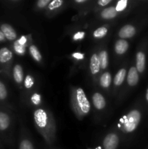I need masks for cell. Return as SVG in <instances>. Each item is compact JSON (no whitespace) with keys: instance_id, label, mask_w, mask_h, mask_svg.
Masks as SVG:
<instances>
[{"instance_id":"e0dca14e","label":"cell","mask_w":148,"mask_h":149,"mask_svg":"<svg viewBox=\"0 0 148 149\" xmlns=\"http://www.w3.org/2000/svg\"><path fill=\"white\" fill-rule=\"evenodd\" d=\"M112 81L111 74L109 72H104L101 75L100 79V85L103 88H108Z\"/></svg>"},{"instance_id":"836d02e7","label":"cell","mask_w":148,"mask_h":149,"mask_svg":"<svg viewBox=\"0 0 148 149\" xmlns=\"http://www.w3.org/2000/svg\"><path fill=\"white\" fill-rule=\"evenodd\" d=\"M86 0H75V2L80 4V3H84V2H86Z\"/></svg>"},{"instance_id":"f546056e","label":"cell","mask_w":148,"mask_h":149,"mask_svg":"<svg viewBox=\"0 0 148 149\" xmlns=\"http://www.w3.org/2000/svg\"><path fill=\"white\" fill-rule=\"evenodd\" d=\"M72 57L77 60H83L84 58V54L81 52H74L73 54H72Z\"/></svg>"},{"instance_id":"1f68e13d","label":"cell","mask_w":148,"mask_h":149,"mask_svg":"<svg viewBox=\"0 0 148 149\" xmlns=\"http://www.w3.org/2000/svg\"><path fill=\"white\" fill-rule=\"evenodd\" d=\"M17 41H18L19 43L21 44V45H25V46H26V45H27V41L28 40H27V38H26L25 36H22L20 39H17Z\"/></svg>"},{"instance_id":"2e32d148","label":"cell","mask_w":148,"mask_h":149,"mask_svg":"<svg viewBox=\"0 0 148 149\" xmlns=\"http://www.w3.org/2000/svg\"><path fill=\"white\" fill-rule=\"evenodd\" d=\"M100 69H105L108 65V54L106 50H102L98 55Z\"/></svg>"},{"instance_id":"277c9868","label":"cell","mask_w":148,"mask_h":149,"mask_svg":"<svg viewBox=\"0 0 148 149\" xmlns=\"http://www.w3.org/2000/svg\"><path fill=\"white\" fill-rule=\"evenodd\" d=\"M119 137L115 133H109L103 139L102 146L104 149H117L119 145Z\"/></svg>"},{"instance_id":"4dcf8cb0","label":"cell","mask_w":148,"mask_h":149,"mask_svg":"<svg viewBox=\"0 0 148 149\" xmlns=\"http://www.w3.org/2000/svg\"><path fill=\"white\" fill-rule=\"evenodd\" d=\"M111 2V0H100V1H97V4L101 6V7H104V6L107 5V4Z\"/></svg>"},{"instance_id":"ffe728a7","label":"cell","mask_w":148,"mask_h":149,"mask_svg":"<svg viewBox=\"0 0 148 149\" xmlns=\"http://www.w3.org/2000/svg\"><path fill=\"white\" fill-rule=\"evenodd\" d=\"M107 31L108 30L106 27H104V26L100 27L94 31V33H93V36L96 39H101V38H103L106 36V34L107 33Z\"/></svg>"},{"instance_id":"e575fe53","label":"cell","mask_w":148,"mask_h":149,"mask_svg":"<svg viewBox=\"0 0 148 149\" xmlns=\"http://www.w3.org/2000/svg\"><path fill=\"white\" fill-rule=\"evenodd\" d=\"M146 99H147V101H148V90H147V93H146Z\"/></svg>"},{"instance_id":"d6a6232c","label":"cell","mask_w":148,"mask_h":149,"mask_svg":"<svg viewBox=\"0 0 148 149\" xmlns=\"http://www.w3.org/2000/svg\"><path fill=\"white\" fill-rule=\"evenodd\" d=\"M5 40H6V39H5V37H4V34H3V33L1 31V30H0V42H5Z\"/></svg>"},{"instance_id":"9c48e42d","label":"cell","mask_w":148,"mask_h":149,"mask_svg":"<svg viewBox=\"0 0 148 149\" xmlns=\"http://www.w3.org/2000/svg\"><path fill=\"white\" fill-rule=\"evenodd\" d=\"M139 81V74L136 67H131L129 69L127 76V82L129 85L133 87L136 85Z\"/></svg>"},{"instance_id":"7c38bea8","label":"cell","mask_w":148,"mask_h":149,"mask_svg":"<svg viewBox=\"0 0 148 149\" xmlns=\"http://www.w3.org/2000/svg\"><path fill=\"white\" fill-rule=\"evenodd\" d=\"M12 58V52L9 48L2 47L0 49V63L6 64Z\"/></svg>"},{"instance_id":"f1b7e54d","label":"cell","mask_w":148,"mask_h":149,"mask_svg":"<svg viewBox=\"0 0 148 149\" xmlns=\"http://www.w3.org/2000/svg\"><path fill=\"white\" fill-rule=\"evenodd\" d=\"M50 1H49V0H39L37 2V7L39 8H44V7L49 5Z\"/></svg>"},{"instance_id":"d6986e66","label":"cell","mask_w":148,"mask_h":149,"mask_svg":"<svg viewBox=\"0 0 148 149\" xmlns=\"http://www.w3.org/2000/svg\"><path fill=\"white\" fill-rule=\"evenodd\" d=\"M29 52H30V55L32 58L37 62H41L42 59L41 55L40 52L38 49L37 47L35 46L34 45H32L29 47Z\"/></svg>"},{"instance_id":"30bf717a","label":"cell","mask_w":148,"mask_h":149,"mask_svg":"<svg viewBox=\"0 0 148 149\" xmlns=\"http://www.w3.org/2000/svg\"><path fill=\"white\" fill-rule=\"evenodd\" d=\"M90 71L92 75H96L100 71V65L99 61L98 55L97 54H93L90 58Z\"/></svg>"},{"instance_id":"ac0fdd59","label":"cell","mask_w":148,"mask_h":149,"mask_svg":"<svg viewBox=\"0 0 148 149\" xmlns=\"http://www.w3.org/2000/svg\"><path fill=\"white\" fill-rule=\"evenodd\" d=\"M126 71L125 68H121L115 74L114 78V84L117 87L120 86L123 82L124 81L125 78H126Z\"/></svg>"},{"instance_id":"7a4b0ae2","label":"cell","mask_w":148,"mask_h":149,"mask_svg":"<svg viewBox=\"0 0 148 149\" xmlns=\"http://www.w3.org/2000/svg\"><path fill=\"white\" fill-rule=\"evenodd\" d=\"M71 104L74 113L79 119L88 114L91 105L81 87H73L71 91Z\"/></svg>"},{"instance_id":"9a60e30c","label":"cell","mask_w":148,"mask_h":149,"mask_svg":"<svg viewBox=\"0 0 148 149\" xmlns=\"http://www.w3.org/2000/svg\"><path fill=\"white\" fill-rule=\"evenodd\" d=\"M118 13L115 10V7H110L104 9L102 11L101 16L104 19H113L115 17H116Z\"/></svg>"},{"instance_id":"8fae6325","label":"cell","mask_w":148,"mask_h":149,"mask_svg":"<svg viewBox=\"0 0 148 149\" xmlns=\"http://www.w3.org/2000/svg\"><path fill=\"white\" fill-rule=\"evenodd\" d=\"M129 48V43L125 39H119L115 44V52L118 55H123Z\"/></svg>"},{"instance_id":"603a6c76","label":"cell","mask_w":148,"mask_h":149,"mask_svg":"<svg viewBox=\"0 0 148 149\" xmlns=\"http://www.w3.org/2000/svg\"><path fill=\"white\" fill-rule=\"evenodd\" d=\"M63 1L62 0H54V1H51L50 3L48 5V8L49 10H57L58 8L61 7L63 4Z\"/></svg>"},{"instance_id":"d4e9b609","label":"cell","mask_w":148,"mask_h":149,"mask_svg":"<svg viewBox=\"0 0 148 149\" xmlns=\"http://www.w3.org/2000/svg\"><path fill=\"white\" fill-rule=\"evenodd\" d=\"M128 4V1L127 0H120L117 2L116 4L115 10L117 11V13H119V12H122L126 8Z\"/></svg>"},{"instance_id":"44dd1931","label":"cell","mask_w":148,"mask_h":149,"mask_svg":"<svg viewBox=\"0 0 148 149\" xmlns=\"http://www.w3.org/2000/svg\"><path fill=\"white\" fill-rule=\"evenodd\" d=\"M14 50L17 55H23L26 52V46L25 45H21L18 42V41L16 40L15 42H14Z\"/></svg>"},{"instance_id":"cb8c5ba5","label":"cell","mask_w":148,"mask_h":149,"mask_svg":"<svg viewBox=\"0 0 148 149\" xmlns=\"http://www.w3.org/2000/svg\"><path fill=\"white\" fill-rule=\"evenodd\" d=\"M7 94H8V92H7L5 84L2 81H0V100H5L7 97Z\"/></svg>"},{"instance_id":"83f0119b","label":"cell","mask_w":148,"mask_h":149,"mask_svg":"<svg viewBox=\"0 0 148 149\" xmlns=\"http://www.w3.org/2000/svg\"><path fill=\"white\" fill-rule=\"evenodd\" d=\"M85 36V33L84 31H78L74 33L73 36V39L74 41H79L83 39Z\"/></svg>"},{"instance_id":"5bb4252c","label":"cell","mask_w":148,"mask_h":149,"mask_svg":"<svg viewBox=\"0 0 148 149\" xmlns=\"http://www.w3.org/2000/svg\"><path fill=\"white\" fill-rule=\"evenodd\" d=\"M23 70L20 64H16L13 68V78L17 84H21L23 81Z\"/></svg>"},{"instance_id":"d590c367","label":"cell","mask_w":148,"mask_h":149,"mask_svg":"<svg viewBox=\"0 0 148 149\" xmlns=\"http://www.w3.org/2000/svg\"><path fill=\"white\" fill-rule=\"evenodd\" d=\"M87 149H100V148H87Z\"/></svg>"},{"instance_id":"6da1fadb","label":"cell","mask_w":148,"mask_h":149,"mask_svg":"<svg viewBox=\"0 0 148 149\" xmlns=\"http://www.w3.org/2000/svg\"><path fill=\"white\" fill-rule=\"evenodd\" d=\"M33 119L36 129L49 145H52L55 141V120L52 113L44 109H37L33 113Z\"/></svg>"},{"instance_id":"ba28073f","label":"cell","mask_w":148,"mask_h":149,"mask_svg":"<svg viewBox=\"0 0 148 149\" xmlns=\"http://www.w3.org/2000/svg\"><path fill=\"white\" fill-rule=\"evenodd\" d=\"M11 119L7 112L0 111V132H4L10 126Z\"/></svg>"},{"instance_id":"52a82bcc","label":"cell","mask_w":148,"mask_h":149,"mask_svg":"<svg viewBox=\"0 0 148 149\" xmlns=\"http://www.w3.org/2000/svg\"><path fill=\"white\" fill-rule=\"evenodd\" d=\"M92 103L97 110H102L106 106V101L104 96L100 93H95L92 96Z\"/></svg>"},{"instance_id":"4fadbf2b","label":"cell","mask_w":148,"mask_h":149,"mask_svg":"<svg viewBox=\"0 0 148 149\" xmlns=\"http://www.w3.org/2000/svg\"><path fill=\"white\" fill-rule=\"evenodd\" d=\"M145 55L144 52H139L136 56V68L138 72L142 73L145 68Z\"/></svg>"},{"instance_id":"8992f818","label":"cell","mask_w":148,"mask_h":149,"mask_svg":"<svg viewBox=\"0 0 148 149\" xmlns=\"http://www.w3.org/2000/svg\"><path fill=\"white\" fill-rule=\"evenodd\" d=\"M136 33V29L131 25H126L120 29L118 32L119 37L121 39H129L133 36Z\"/></svg>"},{"instance_id":"4316f807","label":"cell","mask_w":148,"mask_h":149,"mask_svg":"<svg viewBox=\"0 0 148 149\" xmlns=\"http://www.w3.org/2000/svg\"><path fill=\"white\" fill-rule=\"evenodd\" d=\"M30 100L34 105L39 106V105L41 104V95L39 93H33V95L30 97Z\"/></svg>"},{"instance_id":"7402d4cb","label":"cell","mask_w":148,"mask_h":149,"mask_svg":"<svg viewBox=\"0 0 148 149\" xmlns=\"http://www.w3.org/2000/svg\"><path fill=\"white\" fill-rule=\"evenodd\" d=\"M19 149H35V148L30 140L23 139L19 144Z\"/></svg>"},{"instance_id":"3957f363","label":"cell","mask_w":148,"mask_h":149,"mask_svg":"<svg viewBox=\"0 0 148 149\" xmlns=\"http://www.w3.org/2000/svg\"><path fill=\"white\" fill-rule=\"evenodd\" d=\"M141 120V113L136 109L131 110L121 120L120 129L126 133L133 132L137 128Z\"/></svg>"},{"instance_id":"484cf974","label":"cell","mask_w":148,"mask_h":149,"mask_svg":"<svg viewBox=\"0 0 148 149\" xmlns=\"http://www.w3.org/2000/svg\"><path fill=\"white\" fill-rule=\"evenodd\" d=\"M33 84H34V78L30 74L26 76L24 80V85L26 88L30 89L33 87Z\"/></svg>"},{"instance_id":"5b68a950","label":"cell","mask_w":148,"mask_h":149,"mask_svg":"<svg viewBox=\"0 0 148 149\" xmlns=\"http://www.w3.org/2000/svg\"><path fill=\"white\" fill-rule=\"evenodd\" d=\"M0 30L4 34L6 39L9 41H14L17 39V33L10 25L3 23L0 26Z\"/></svg>"}]
</instances>
